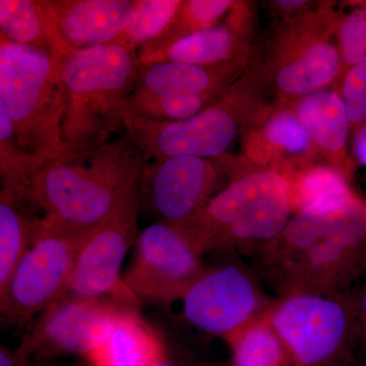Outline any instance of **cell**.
Segmentation results:
<instances>
[{
    "label": "cell",
    "mask_w": 366,
    "mask_h": 366,
    "mask_svg": "<svg viewBox=\"0 0 366 366\" xmlns=\"http://www.w3.org/2000/svg\"><path fill=\"white\" fill-rule=\"evenodd\" d=\"M60 39L72 50L109 44L131 21L137 0H49Z\"/></svg>",
    "instance_id": "cell-16"
},
{
    "label": "cell",
    "mask_w": 366,
    "mask_h": 366,
    "mask_svg": "<svg viewBox=\"0 0 366 366\" xmlns=\"http://www.w3.org/2000/svg\"><path fill=\"white\" fill-rule=\"evenodd\" d=\"M59 64L66 148H93L125 132L124 106L136 88L139 53L105 44L74 51Z\"/></svg>",
    "instance_id": "cell-4"
},
{
    "label": "cell",
    "mask_w": 366,
    "mask_h": 366,
    "mask_svg": "<svg viewBox=\"0 0 366 366\" xmlns=\"http://www.w3.org/2000/svg\"><path fill=\"white\" fill-rule=\"evenodd\" d=\"M0 36L49 53L55 59L74 53L60 39L49 0H0Z\"/></svg>",
    "instance_id": "cell-21"
},
{
    "label": "cell",
    "mask_w": 366,
    "mask_h": 366,
    "mask_svg": "<svg viewBox=\"0 0 366 366\" xmlns=\"http://www.w3.org/2000/svg\"><path fill=\"white\" fill-rule=\"evenodd\" d=\"M227 342L232 351L230 366H296L267 314L243 327Z\"/></svg>",
    "instance_id": "cell-24"
},
{
    "label": "cell",
    "mask_w": 366,
    "mask_h": 366,
    "mask_svg": "<svg viewBox=\"0 0 366 366\" xmlns=\"http://www.w3.org/2000/svg\"><path fill=\"white\" fill-rule=\"evenodd\" d=\"M242 67L243 62L216 66L178 62L141 64L136 88L129 97L196 95L222 97L234 85V79Z\"/></svg>",
    "instance_id": "cell-18"
},
{
    "label": "cell",
    "mask_w": 366,
    "mask_h": 366,
    "mask_svg": "<svg viewBox=\"0 0 366 366\" xmlns=\"http://www.w3.org/2000/svg\"><path fill=\"white\" fill-rule=\"evenodd\" d=\"M39 216L14 190H0V291L4 290L32 242Z\"/></svg>",
    "instance_id": "cell-23"
},
{
    "label": "cell",
    "mask_w": 366,
    "mask_h": 366,
    "mask_svg": "<svg viewBox=\"0 0 366 366\" xmlns=\"http://www.w3.org/2000/svg\"><path fill=\"white\" fill-rule=\"evenodd\" d=\"M259 273L279 298L333 295L366 272V202L327 212H296L257 257Z\"/></svg>",
    "instance_id": "cell-1"
},
{
    "label": "cell",
    "mask_w": 366,
    "mask_h": 366,
    "mask_svg": "<svg viewBox=\"0 0 366 366\" xmlns=\"http://www.w3.org/2000/svg\"><path fill=\"white\" fill-rule=\"evenodd\" d=\"M206 269L203 257L182 231L158 221L137 235L124 283L139 302L172 305Z\"/></svg>",
    "instance_id": "cell-11"
},
{
    "label": "cell",
    "mask_w": 366,
    "mask_h": 366,
    "mask_svg": "<svg viewBox=\"0 0 366 366\" xmlns=\"http://www.w3.org/2000/svg\"><path fill=\"white\" fill-rule=\"evenodd\" d=\"M340 93L354 134L366 124V60L347 69Z\"/></svg>",
    "instance_id": "cell-29"
},
{
    "label": "cell",
    "mask_w": 366,
    "mask_h": 366,
    "mask_svg": "<svg viewBox=\"0 0 366 366\" xmlns=\"http://www.w3.org/2000/svg\"><path fill=\"white\" fill-rule=\"evenodd\" d=\"M292 108L320 155L350 179L353 164L347 144L352 131L340 91L331 86L315 92L295 100Z\"/></svg>",
    "instance_id": "cell-19"
},
{
    "label": "cell",
    "mask_w": 366,
    "mask_h": 366,
    "mask_svg": "<svg viewBox=\"0 0 366 366\" xmlns=\"http://www.w3.org/2000/svg\"><path fill=\"white\" fill-rule=\"evenodd\" d=\"M152 366H196L194 365H192L189 360H184L183 357H179V356L173 355L170 352L165 354L160 360H158L157 362L154 363Z\"/></svg>",
    "instance_id": "cell-34"
},
{
    "label": "cell",
    "mask_w": 366,
    "mask_h": 366,
    "mask_svg": "<svg viewBox=\"0 0 366 366\" xmlns=\"http://www.w3.org/2000/svg\"><path fill=\"white\" fill-rule=\"evenodd\" d=\"M355 296L356 307H357L358 322L360 330V352L366 350V286L361 292Z\"/></svg>",
    "instance_id": "cell-31"
},
{
    "label": "cell",
    "mask_w": 366,
    "mask_h": 366,
    "mask_svg": "<svg viewBox=\"0 0 366 366\" xmlns=\"http://www.w3.org/2000/svg\"><path fill=\"white\" fill-rule=\"evenodd\" d=\"M236 2L232 0H182L169 26L157 40L137 52L139 57L168 47L192 34L218 26L224 16H227L232 11Z\"/></svg>",
    "instance_id": "cell-25"
},
{
    "label": "cell",
    "mask_w": 366,
    "mask_h": 366,
    "mask_svg": "<svg viewBox=\"0 0 366 366\" xmlns=\"http://www.w3.org/2000/svg\"><path fill=\"white\" fill-rule=\"evenodd\" d=\"M0 105L29 153L52 162L69 151L62 141L59 59L0 36Z\"/></svg>",
    "instance_id": "cell-5"
},
{
    "label": "cell",
    "mask_w": 366,
    "mask_h": 366,
    "mask_svg": "<svg viewBox=\"0 0 366 366\" xmlns=\"http://www.w3.org/2000/svg\"><path fill=\"white\" fill-rule=\"evenodd\" d=\"M295 214L290 180L280 171L238 170L184 227L203 257L209 252L259 257Z\"/></svg>",
    "instance_id": "cell-3"
},
{
    "label": "cell",
    "mask_w": 366,
    "mask_h": 366,
    "mask_svg": "<svg viewBox=\"0 0 366 366\" xmlns=\"http://www.w3.org/2000/svg\"><path fill=\"white\" fill-rule=\"evenodd\" d=\"M355 366H366V350L361 351L358 353L357 361Z\"/></svg>",
    "instance_id": "cell-35"
},
{
    "label": "cell",
    "mask_w": 366,
    "mask_h": 366,
    "mask_svg": "<svg viewBox=\"0 0 366 366\" xmlns=\"http://www.w3.org/2000/svg\"><path fill=\"white\" fill-rule=\"evenodd\" d=\"M189 326L228 340L273 305L254 273L233 257L207 268L182 298Z\"/></svg>",
    "instance_id": "cell-9"
},
{
    "label": "cell",
    "mask_w": 366,
    "mask_h": 366,
    "mask_svg": "<svg viewBox=\"0 0 366 366\" xmlns=\"http://www.w3.org/2000/svg\"><path fill=\"white\" fill-rule=\"evenodd\" d=\"M267 317L296 366H355L360 330L350 293L278 298Z\"/></svg>",
    "instance_id": "cell-6"
},
{
    "label": "cell",
    "mask_w": 366,
    "mask_h": 366,
    "mask_svg": "<svg viewBox=\"0 0 366 366\" xmlns=\"http://www.w3.org/2000/svg\"><path fill=\"white\" fill-rule=\"evenodd\" d=\"M139 305L118 296H66L40 314L21 344L41 360L61 355L86 358L105 340L120 315Z\"/></svg>",
    "instance_id": "cell-12"
},
{
    "label": "cell",
    "mask_w": 366,
    "mask_h": 366,
    "mask_svg": "<svg viewBox=\"0 0 366 366\" xmlns=\"http://www.w3.org/2000/svg\"><path fill=\"white\" fill-rule=\"evenodd\" d=\"M243 150L257 168L290 174L317 164L320 152L292 107L257 115L245 132Z\"/></svg>",
    "instance_id": "cell-15"
},
{
    "label": "cell",
    "mask_w": 366,
    "mask_h": 366,
    "mask_svg": "<svg viewBox=\"0 0 366 366\" xmlns=\"http://www.w3.org/2000/svg\"><path fill=\"white\" fill-rule=\"evenodd\" d=\"M167 351L139 308H131L120 315L105 340L86 360L91 366H152Z\"/></svg>",
    "instance_id": "cell-20"
},
{
    "label": "cell",
    "mask_w": 366,
    "mask_h": 366,
    "mask_svg": "<svg viewBox=\"0 0 366 366\" xmlns=\"http://www.w3.org/2000/svg\"><path fill=\"white\" fill-rule=\"evenodd\" d=\"M219 167L216 160L194 156L150 160L139 185L141 207L159 222L184 227L214 196Z\"/></svg>",
    "instance_id": "cell-14"
},
{
    "label": "cell",
    "mask_w": 366,
    "mask_h": 366,
    "mask_svg": "<svg viewBox=\"0 0 366 366\" xmlns=\"http://www.w3.org/2000/svg\"><path fill=\"white\" fill-rule=\"evenodd\" d=\"M336 32L345 71L355 64L365 61L366 1L337 21Z\"/></svg>",
    "instance_id": "cell-28"
},
{
    "label": "cell",
    "mask_w": 366,
    "mask_h": 366,
    "mask_svg": "<svg viewBox=\"0 0 366 366\" xmlns=\"http://www.w3.org/2000/svg\"><path fill=\"white\" fill-rule=\"evenodd\" d=\"M353 134L354 158L356 162L366 168V124Z\"/></svg>",
    "instance_id": "cell-32"
},
{
    "label": "cell",
    "mask_w": 366,
    "mask_h": 366,
    "mask_svg": "<svg viewBox=\"0 0 366 366\" xmlns=\"http://www.w3.org/2000/svg\"><path fill=\"white\" fill-rule=\"evenodd\" d=\"M182 0H137L131 21L109 44L139 52L157 40L169 26Z\"/></svg>",
    "instance_id": "cell-27"
},
{
    "label": "cell",
    "mask_w": 366,
    "mask_h": 366,
    "mask_svg": "<svg viewBox=\"0 0 366 366\" xmlns=\"http://www.w3.org/2000/svg\"><path fill=\"white\" fill-rule=\"evenodd\" d=\"M247 18L242 2H236L223 24L178 40L172 45L139 57V64L178 62L216 66L244 61Z\"/></svg>",
    "instance_id": "cell-17"
},
{
    "label": "cell",
    "mask_w": 366,
    "mask_h": 366,
    "mask_svg": "<svg viewBox=\"0 0 366 366\" xmlns=\"http://www.w3.org/2000/svg\"><path fill=\"white\" fill-rule=\"evenodd\" d=\"M139 209L141 197L137 189L105 220L89 231L79 249L66 296H118L139 301L125 287L120 272L139 235Z\"/></svg>",
    "instance_id": "cell-13"
},
{
    "label": "cell",
    "mask_w": 366,
    "mask_h": 366,
    "mask_svg": "<svg viewBox=\"0 0 366 366\" xmlns=\"http://www.w3.org/2000/svg\"><path fill=\"white\" fill-rule=\"evenodd\" d=\"M286 175L290 180L295 213L333 211L358 197L348 178L329 164H314Z\"/></svg>",
    "instance_id": "cell-22"
},
{
    "label": "cell",
    "mask_w": 366,
    "mask_h": 366,
    "mask_svg": "<svg viewBox=\"0 0 366 366\" xmlns=\"http://www.w3.org/2000/svg\"><path fill=\"white\" fill-rule=\"evenodd\" d=\"M44 362L35 357L23 344L14 350L0 347V366H42Z\"/></svg>",
    "instance_id": "cell-30"
},
{
    "label": "cell",
    "mask_w": 366,
    "mask_h": 366,
    "mask_svg": "<svg viewBox=\"0 0 366 366\" xmlns=\"http://www.w3.org/2000/svg\"><path fill=\"white\" fill-rule=\"evenodd\" d=\"M201 366H230V363H229V365H223V363H214V365H204Z\"/></svg>",
    "instance_id": "cell-36"
},
{
    "label": "cell",
    "mask_w": 366,
    "mask_h": 366,
    "mask_svg": "<svg viewBox=\"0 0 366 366\" xmlns=\"http://www.w3.org/2000/svg\"><path fill=\"white\" fill-rule=\"evenodd\" d=\"M315 11L282 34L274 48L272 81L283 98L305 97L333 86L344 76L338 45L331 40L337 21Z\"/></svg>",
    "instance_id": "cell-10"
},
{
    "label": "cell",
    "mask_w": 366,
    "mask_h": 366,
    "mask_svg": "<svg viewBox=\"0 0 366 366\" xmlns=\"http://www.w3.org/2000/svg\"><path fill=\"white\" fill-rule=\"evenodd\" d=\"M151 158L122 132L93 148L66 152L34 177L25 199L43 215L90 230L139 189Z\"/></svg>",
    "instance_id": "cell-2"
},
{
    "label": "cell",
    "mask_w": 366,
    "mask_h": 366,
    "mask_svg": "<svg viewBox=\"0 0 366 366\" xmlns=\"http://www.w3.org/2000/svg\"><path fill=\"white\" fill-rule=\"evenodd\" d=\"M247 122L249 94L242 84H234L222 97L189 119L127 118L125 132L153 160L177 156L216 160L230 149Z\"/></svg>",
    "instance_id": "cell-8"
},
{
    "label": "cell",
    "mask_w": 366,
    "mask_h": 366,
    "mask_svg": "<svg viewBox=\"0 0 366 366\" xmlns=\"http://www.w3.org/2000/svg\"><path fill=\"white\" fill-rule=\"evenodd\" d=\"M274 6L283 13H292V11H302L308 6L305 0H279L274 1Z\"/></svg>",
    "instance_id": "cell-33"
},
{
    "label": "cell",
    "mask_w": 366,
    "mask_h": 366,
    "mask_svg": "<svg viewBox=\"0 0 366 366\" xmlns=\"http://www.w3.org/2000/svg\"><path fill=\"white\" fill-rule=\"evenodd\" d=\"M48 161L29 153L19 144L6 108L0 105V175L1 187L14 190L25 199L34 177Z\"/></svg>",
    "instance_id": "cell-26"
},
{
    "label": "cell",
    "mask_w": 366,
    "mask_h": 366,
    "mask_svg": "<svg viewBox=\"0 0 366 366\" xmlns=\"http://www.w3.org/2000/svg\"><path fill=\"white\" fill-rule=\"evenodd\" d=\"M90 230L39 217L30 247L0 291L2 322L24 324L66 297L79 249Z\"/></svg>",
    "instance_id": "cell-7"
}]
</instances>
